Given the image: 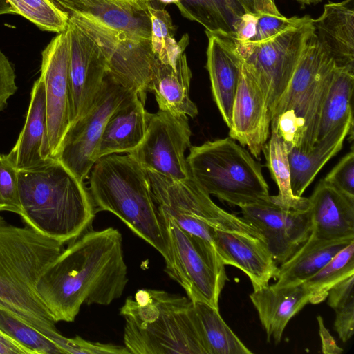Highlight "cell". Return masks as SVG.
<instances>
[{
	"label": "cell",
	"mask_w": 354,
	"mask_h": 354,
	"mask_svg": "<svg viewBox=\"0 0 354 354\" xmlns=\"http://www.w3.org/2000/svg\"><path fill=\"white\" fill-rule=\"evenodd\" d=\"M354 71L335 67L323 102L316 142L342 125L353 122Z\"/></svg>",
	"instance_id": "f546056e"
},
{
	"label": "cell",
	"mask_w": 354,
	"mask_h": 354,
	"mask_svg": "<svg viewBox=\"0 0 354 354\" xmlns=\"http://www.w3.org/2000/svg\"><path fill=\"white\" fill-rule=\"evenodd\" d=\"M213 238L223 264L236 267L245 273L254 290L267 286L271 279H275L279 267L259 239L214 228Z\"/></svg>",
	"instance_id": "d6986e66"
},
{
	"label": "cell",
	"mask_w": 354,
	"mask_h": 354,
	"mask_svg": "<svg viewBox=\"0 0 354 354\" xmlns=\"http://www.w3.org/2000/svg\"><path fill=\"white\" fill-rule=\"evenodd\" d=\"M309 16L286 17L264 12L243 15L232 38L241 41L260 42L270 39L285 30L297 26Z\"/></svg>",
	"instance_id": "d590c367"
},
{
	"label": "cell",
	"mask_w": 354,
	"mask_h": 354,
	"mask_svg": "<svg viewBox=\"0 0 354 354\" xmlns=\"http://www.w3.org/2000/svg\"><path fill=\"white\" fill-rule=\"evenodd\" d=\"M131 93L108 74L94 104L71 124L53 158L80 180L87 178L97 161L98 145L109 117Z\"/></svg>",
	"instance_id": "30bf717a"
},
{
	"label": "cell",
	"mask_w": 354,
	"mask_h": 354,
	"mask_svg": "<svg viewBox=\"0 0 354 354\" xmlns=\"http://www.w3.org/2000/svg\"><path fill=\"white\" fill-rule=\"evenodd\" d=\"M153 113L136 93L129 95L109 117L101 136L97 160L121 153H130L143 140Z\"/></svg>",
	"instance_id": "603a6c76"
},
{
	"label": "cell",
	"mask_w": 354,
	"mask_h": 354,
	"mask_svg": "<svg viewBox=\"0 0 354 354\" xmlns=\"http://www.w3.org/2000/svg\"><path fill=\"white\" fill-rule=\"evenodd\" d=\"M68 26L72 124L85 115L94 104L108 75V68L96 42L69 20Z\"/></svg>",
	"instance_id": "9a60e30c"
},
{
	"label": "cell",
	"mask_w": 354,
	"mask_h": 354,
	"mask_svg": "<svg viewBox=\"0 0 354 354\" xmlns=\"http://www.w3.org/2000/svg\"><path fill=\"white\" fill-rule=\"evenodd\" d=\"M248 12H264L274 15H281L274 0H241Z\"/></svg>",
	"instance_id": "ee69618b"
},
{
	"label": "cell",
	"mask_w": 354,
	"mask_h": 354,
	"mask_svg": "<svg viewBox=\"0 0 354 354\" xmlns=\"http://www.w3.org/2000/svg\"><path fill=\"white\" fill-rule=\"evenodd\" d=\"M63 249L64 243L28 226L10 224L0 215V305L55 343L62 335L39 297L36 284L44 270Z\"/></svg>",
	"instance_id": "3957f363"
},
{
	"label": "cell",
	"mask_w": 354,
	"mask_h": 354,
	"mask_svg": "<svg viewBox=\"0 0 354 354\" xmlns=\"http://www.w3.org/2000/svg\"><path fill=\"white\" fill-rule=\"evenodd\" d=\"M207 354H252L230 328L218 309L202 301H192Z\"/></svg>",
	"instance_id": "4dcf8cb0"
},
{
	"label": "cell",
	"mask_w": 354,
	"mask_h": 354,
	"mask_svg": "<svg viewBox=\"0 0 354 354\" xmlns=\"http://www.w3.org/2000/svg\"><path fill=\"white\" fill-rule=\"evenodd\" d=\"M319 325V333L322 341V351L324 354H340L343 349L335 342L333 336L325 327L323 318L318 315L317 317Z\"/></svg>",
	"instance_id": "7bdbcfd3"
},
{
	"label": "cell",
	"mask_w": 354,
	"mask_h": 354,
	"mask_svg": "<svg viewBox=\"0 0 354 354\" xmlns=\"http://www.w3.org/2000/svg\"><path fill=\"white\" fill-rule=\"evenodd\" d=\"M95 211L109 212L169 259L166 232L147 171L129 154H111L95 162L88 188Z\"/></svg>",
	"instance_id": "5b68a950"
},
{
	"label": "cell",
	"mask_w": 354,
	"mask_h": 354,
	"mask_svg": "<svg viewBox=\"0 0 354 354\" xmlns=\"http://www.w3.org/2000/svg\"><path fill=\"white\" fill-rule=\"evenodd\" d=\"M188 118L160 110L153 113L143 140L127 154L146 170L174 180L190 177L185 156L191 147Z\"/></svg>",
	"instance_id": "7c38bea8"
},
{
	"label": "cell",
	"mask_w": 354,
	"mask_h": 354,
	"mask_svg": "<svg viewBox=\"0 0 354 354\" xmlns=\"http://www.w3.org/2000/svg\"><path fill=\"white\" fill-rule=\"evenodd\" d=\"M15 14L35 24L42 30L59 33L68 25V15L50 0H7Z\"/></svg>",
	"instance_id": "f35d334b"
},
{
	"label": "cell",
	"mask_w": 354,
	"mask_h": 354,
	"mask_svg": "<svg viewBox=\"0 0 354 354\" xmlns=\"http://www.w3.org/2000/svg\"><path fill=\"white\" fill-rule=\"evenodd\" d=\"M17 174L27 226L64 244L90 229L96 211L89 190L61 162L49 158Z\"/></svg>",
	"instance_id": "7a4b0ae2"
},
{
	"label": "cell",
	"mask_w": 354,
	"mask_h": 354,
	"mask_svg": "<svg viewBox=\"0 0 354 354\" xmlns=\"http://www.w3.org/2000/svg\"><path fill=\"white\" fill-rule=\"evenodd\" d=\"M52 3L55 1V0H50Z\"/></svg>",
	"instance_id": "c3c4849f"
},
{
	"label": "cell",
	"mask_w": 354,
	"mask_h": 354,
	"mask_svg": "<svg viewBox=\"0 0 354 354\" xmlns=\"http://www.w3.org/2000/svg\"><path fill=\"white\" fill-rule=\"evenodd\" d=\"M250 299L258 313L268 342L272 339L277 344L291 318L309 302L310 293L302 283L282 287L273 284L254 290Z\"/></svg>",
	"instance_id": "cb8c5ba5"
},
{
	"label": "cell",
	"mask_w": 354,
	"mask_h": 354,
	"mask_svg": "<svg viewBox=\"0 0 354 354\" xmlns=\"http://www.w3.org/2000/svg\"><path fill=\"white\" fill-rule=\"evenodd\" d=\"M242 218L254 227L277 263L286 261L309 237L308 208H294L268 201L240 207Z\"/></svg>",
	"instance_id": "5bb4252c"
},
{
	"label": "cell",
	"mask_w": 354,
	"mask_h": 354,
	"mask_svg": "<svg viewBox=\"0 0 354 354\" xmlns=\"http://www.w3.org/2000/svg\"><path fill=\"white\" fill-rule=\"evenodd\" d=\"M68 17L100 47L106 62L108 74L122 86L136 93L145 104L157 62L151 40L111 29L81 14L72 13Z\"/></svg>",
	"instance_id": "9c48e42d"
},
{
	"label": "cell",
	"mask_w": 354,
	"mask_h": 354,
	"mask_svg": "<svg viewBox=\"0 0 354 354\" xmlns=\"http://www.w3.org/2000/svg\"><path fill=\"white\" fill-rule=\"evenodd\" d=\"M128 280L121 233L89 229L44 270L36 291L57 323L72 322L83 304L108 306L120 298Z\"/></svg>",
	"instance_id": "6da1fadb"
},
{
	"label": "cell",
	"mask_w": 354,
	"mask_h": 354,
	"mask_svg": "<svg viewBox=\"0 0 354 354\" xmlns=\"http://www.w3.org/2000/svg\"><path fill=\"white\" fill-rule=\"evenodd\" d=\"M354 239H325L310 234L307 240L279 267L277 287L301 284L317 273Z\"/></svg>",
	"instance_id": "4316f807"
},
{
	"label": "cell",
	"mask_w": 354,
	"mask_h": 354,
	"mask_svg": "<svg viewBox=\"0 0 354 354\" xmlns=\"http://www.w3.org/2000/svg\"><path fill=\"white\" fill-rule=\"evenodd\" d=\"M191 79L192 71L185 53L178 58L175 66L157 59L148 92L154 94L159 110L194 118L198 111L189 97Z\"/></svg>",
	"instance_id": "484cf974"
},
{
	"label": "cell",
	"mask_w": 354,
	"mask_h": 354,
	"mask_svg": "<svg viewBox=\"0 0 354 354\" xmlns=\"http://www.w3.org/2000/svg\"><path fill=\"white\" fill-rule=\"evenodd\" d=\"M208 38L206 68L215 102L225 123L231 124L232 111L241 59L231 37L205 32Z\"/></svg>",
	"instance_id": "ffe728a7"
},
{
	"label": "cell",
	"mask_w": 354,
	"mask_h": 354,
	"mask_svg": "<svg viewBox=\"0 0 354 354\" xmlns=\"http://www.w3.org/2000/svg\"><path fill=\"white\" fill-rule=\"evenodd\" d=\"M158 210L169 248L165 272L192 301L205 302L218 310L219 296L227 277L216 249L194 241L167 214Z\"/></svg>",
	"instance_id": "52a82bcc"
},
{
	"label": "cell",
	"mask_w": 354,
	"mask_h": 354,
	"mask_svg": "<svg viewBox=\"0 0 354 354\" xmlns=\"http://www.w3.org/2000/svg\"><path fill=\"white\" fill-rule=\"evenodd\" d=\"M0 212L21 213L17 169L8 154H0Z\"/></svg>",
	"instance_id": "ab89813d"
},
{
	"label": "cell",
	"mask_w": 354,
	"mask_h": 354,
	"mask_svg": "<svg viewBox=\"0 0 354 354\" xmlns=\"http://www.w3.org/2000/svg\"><path fill=\"white\" fill-rule=\"evenodd\" d=\"M4 14H15V12L7 0H0V15Z\"/></svg>",
	"instance_id": "bcb514c9"
},
{
	"label": "cell",
	"mask_w": 354,
	"mask_h": 354,
	"mask_svg": "<svg viewBox=\"0 0 354 354\" xmlns=\"http://www.w3.org/2000/svg\"><path fill=\"white\" fill-rule=\"evenodd\" d=\"M124 346L132 354H207L193 302L155 289L138 290L120 308Z\"/></svg>",
	"instance_id": "277c9868"
},
{
	"label": "cell",
	"mask_w": 354,
	"mask_h": 354,
	"mask_svg": "<svg viewBox=\"0 0 354 354\" xmlns=\"http://www.w3.org/2000/svg\"><path fill=\"white\" fill-rule=\"evenodd\" d=\"M186 159L192 178L221 201L241 207L270 198L261 165L230 136L191 146Z\"/></svg>",
	"instance_id": "8992f818"
},
{
	"label": "cell",
	"mask_w": 354,
	"mask_h": 354,
	"mask_svg": "<svg viewBox=\"0 0 354 354\" xmlns=\"http://www.w3.org/2000/svg\"><path fill=\"white\" fill-rule=\"evenodd\" d=\"M182 15L201 24L205 32L234 37L247 12L241 0H177Z\"/></svg>",
	"instance_id": "f1b7e54d"
},
{
	"label": "cell",
	"mask_w": 354,
	"mask_h": 354,
	"mask_svg": "<svg viewBox=\"0 0 354 354\" xmlns=\"http://www.w3.org/2000/svg\"><path fill=\"white\" fill-rule=\"evenodd\" d=\"M270 122L271 114L265 93L241 60L229 136L241 145L248 147L255 158L261 159L270 135Z\"/></svg>",
	"instance_id": "e0dca14e"
},
{
	"label": "cell",
	"mask_w": 354,
	"mask_h": 354,
	"mask_svg": "<svg viewBox=\"0 0 354 354\" xmlns=\"http://www.w3.org/2000/svg\"><path fill=\"white\" fill-rule=\"evenodd\" d=\"M302 5H312L321 2L322 0H296Z\"/></svg>",
	"instance_id": "7dc6e473"
},
{
	"label": "cell",
	"mask_w": 354,
	"mask_h": 354,
	"mask_svg": "<svg viewBox=\"0 0 354 354\" xmlns=\"http://www.w3.org/2000/svg\"><path fill=\"white\" fill-rule=\"evenodd\" d=\"M354 274V241L341 250L327 264L308 278L303 286L310 293L309 302L324 301L336 284Z\"/></svg>",
	"instance_id": "836d02e7"
},
{
	"label": "cell",
	"mask_w": 354,
	"mask_h": 354,
	"mask_svg": "<svg viewBox=\"0 0 354 354\" xmlns=\"http://www.w3.org/2000/svg\"><path fill=\"white\" fill-rule=\"evenodd\" d=\"M270 138L264 145L262 152L266 159V165L271 177L277 184V195L270 196L274 203L294 208H308V198L295 196L291 189L290 169L288 151L277 127L270 122Z\"/></svg>",
	"instance_id": "1f68e13d"
},
{
	"label": "cell",
	"mask_w": 354,
	"mask_h": 354,
	"mask_svg": "<svg viewBox=\"0 0 354 354\" xmlns=\"http://www.w3.org/2000/svg\"><path fill=\"white\" fill-rule=\"evenodd\" d=\"M41 55L40 77L45 88L49 151L53 158L71 124L68 25L64 31L53 37Z\"/></svg>",
	"instance_id": "4fadbf2b"
},
{
	"label": "cell",
	"mask_w": 354,
	"mask_h": 354,
	"mask_svg": "<svg viewBox=\"0 0 354 354\" xmlns=\"http://www.w3.org/2000/svg\"><path fill=\"white\" fill-rule=\"evenodd\" d=\"M336 65L328 58L313 84L279 115L272 118L287 151L308 152L317 139L320 113Z\"/></svg>",
	"instance_id": "2e32d148"
},
{
	"label": "cell",
	"mask_w": 354,
	"mask_h": 354,
	"mask_svg": "<svg viewBox=\"0 0 354 354\" xmlns=\"http://www.w3.org/2000/svg\"><path fill=\"white\" fill-rule=\"evenodd\" d=\"M353 122L335 129L315 142L308 152L292 148L288 151L291 189L295 196H301L316 175L342 148L346 136H353Z\"/></svg>",
	"instance_id": "83f0119b"
},
{
	"label": "cell",
	"mask_w": 354,
	"mask_h": 354,
	"mask_svg": "<svg viewBox=\"0 0 354 354\" xmlns=\"http://www.w3.org/2000/svg\"><path fill=\"white\" fill-rule=\"evenodd\" d=\"M313 19L309 16L300 24L260 42L241 41L232 37L243 64L263 88L270 114L285 92L304 48L314 33Z\"/></svg>",
	"instance_id": "ba28073f"
},
{
	"label": "cell",
	"mask_w": 354,
	"mask_h": 354,
	"mask_svg": "<svg viewBox=\"0 0 354 354\" xmlns=\"http://www.w3.org/2000/svg\"><path fill=\"white\" fill-rule=\"evenodd\" d=\"M12 64L0 50V112L7 106L9 98L17 90Z\"/></svg>",
	"instance_id": "b9f144b4"
},
{
	"label": "cell",
	"mask_w": 354,
	"mask_h": 354,
	"mask_svg": "<svg viewBox=\"0 0 354 354\" xmlns=\"http://www.w3.org/2000/svg\"><path fill=\"white\" fill-rule=\"evenodd\" d=\"M149 13L152 50L160 63L175 66L178 58L189 44V36L185 34L177 42L174 37L175 28L168 12L150 5Z\"/></svg>",
	"instance_id": "e575fe53"
},
{
	"label": "cell",
	"mask_w": 354,
	"mask_h": 354,
	"mask_svg": "<svg viewBox=\"0 0 354 354\" xmlns=\"http://www.w3.org/2000/svg\"><path fill=\"white\" fill-rule=\"evenodd\" d=\"M313 24L319 44L336 66L354 71V0L325 4Z\"/></svg>",
	"instance_id": "7402d4cb"
},
{
	"label": "cell",
	"mask_w": 354,
	"mask_h": 354,
	"mask_svg": "<svg viewBox=\"0 0 354 354\" xmlns=\"http://www.w3.org/2000/svg\"><path fill=\"white\" fill-rule=\"evenodd\" d=\"M0 330L33 351L34 354H63L49 337L1 305Z\"/></svg>",
	"instance_id": "8d00e7d4"
},
{
	"label": "cell",
	"mask_w": 354,
	"mask_h": 354,
	"mask_svg": "<svg viewBox=\"0 0 354 354\" xmlns=\"http://www.w3.org/2000/svg\"><path fill=\"white\" fill-rule=\"evenodd\" d=\"M354 274L334 286L328 292V304L335 312L334 328L346 342L354 333Z\"/></svg>",
	"instance_id": "74e56055"
},
{
	"label": "cell",
	"mask_w": 354,
	"mask_h": 354,
	"mask_svg": "<svg viewBox=\"0 0 354 354\" xmlns=\"http://www.w3.org/2000/svg\"><path fill=\"white\" fill-rule=\"evenodd\" d=\"M328 58L314 32L304 48L285 92L271 113V120L290 106L313 84Z\"/></svg>",
	"instance_id": "d6a6232c"
},
{
	"label": "cell",
	"mask_w": 354,
	"mask_h": 354,
	"mask_svg": "<svg viewBox=\"0 0 354 354\" xmlns=\"http://www.w3.org/2000/svg\"><path fill=\"white\" fill-rule=\"evenodd\" d=\"M8 156L17 169L37 166L52 158L47 135L45 88L40 77L31 90L24 126Z\"/></svg>",
	"instance_id": "d4e9b609"
},
{
	"label": "cell",
	"mask_w": 354,
	"mask_h": 354,
	"mask_svg": "<svg viewBox=\"0 0 354 354\" xmlns=\"http://www.w3.org/2000/svg\"><path fill=\"white\" fill-rule=\"evenodd\" d=\"M34 354L33 351L23 346L0 330V354Z\"/></svg>",
	"instance_id": "f6af8a7d"
},
{
	"label": "cell",
	"mask_w": 354,
	"mask_h": 354,
	"mask_svg": "<svg viewBox=\"0 0 354 354\" xmlns=\"http://www.w3.org/2000/svg\"><path fill=\"white\" fill-rule=\"evenodd\" d=\"M311 234L325 239H354V197L319 181L308 198Z\"/></svg>",
	"instance_id": "44dd1931"
},
{
	"label": "cell",
	"mask_w": 354,
	"mask_h": 354,
	"mask_svg": "<svg viewBox=\"0 0 354 354\" xmlns=\"http://www.w3.org/2000/svg\"><path fill=\"white\" fill-rule=\"evenodd\" d=\"M151 0H55L67 15L91 17L104 26L132 37L151 39Z\"/></svg>",
	"instance_id": "ac0fdd59"
},
{
	"label": "cell",
	"mask_w": 354,
	"mask_h": 354,
	"mask_svg": "<svg viewBox=\"0 0 354 354\" xmlns=\"http://www.w3.org/2000/svg\"><path fill=\"white\" fill-rule=\"evenodd\" d=\"M146 171L154 201L158 208L169 215L192 216L214 229L243 233L263 242L259 232L242 217L229 213L216 205L210 195L192 176L182 180H174Z\"/></svg>",
	"instance_id": "8fae6325"
},
{
	"label": "cell",
	"mask_w": 354,
	"mask_h": 354,
	"mask_svg": "<svg viewBox=\"0 0 354 354\" xmlns=\"http://www.w3.org/2000/svg\"><path fill=\"white\" fill-rule=\"evenodd\" d=\"M343 193L354 197V151L343 156L323 178Z\"/></svg>",
	"instance_id": "60d3db41"
}]
</instances>
